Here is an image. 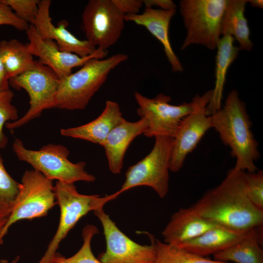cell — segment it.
<instances>
[{"label":"cell","instance_id":"cell-36","mask_svg":"<svg viewBox=\"0 0 263 263\" xmlns=\"http://www.w3.org/2000/svg\"><path fill=\"white\" fill-rule=\"evenodd\" d=\"M19 257L17 256L11 261L9 262L6 259H1L0 263H19Z\"/></svg>","mask_w":263,"mask_h":263},{"label":"cell","instance_id":"cell-19","mask_svg":"<svg viewBox=\"0 0 263 263\" xmlns=\"http://www.w3.org/2000/svg\"><path fill=\"white\" fill-rule=\"evenodd\" d=\"M123 119L116 102L108 100L101 113L95 119L84 125L60 130L62 135L80 139L100 144L110 132Z\"/></svg>","mask_w":263,"mask_h":263},{"label":"cell","instance_id":"cell-15","mask_svg":"<svg viewBox=\"0 0 263 263\" xmlns=\"http://www.w3.org/2000/svg\"><path fill=\"white\" fill-rule=\"evenodd\" d=\"M51 3L50 0H39L38 14L33 25L38 34L42 39L55 41L63 52L75 54L80 57L94 53L97 48L86 39H79L71 33L67 29V20L59 21L56 26L52 23L50 15Z\"/></svg>","mask_w":263,"mask_h":263},{"label":"cell","instance_id":"cell-26","mask_svg":"<svg viewBox=\"0 0 263 263\" xmlns=\"http://www.w3.org/2000/svg\"><path fill=\"white\" fill-rule=\"evenodd\" d=\"M1 148L0 146V150ZM19 183L8 173L0 153V217H9L19 192Z\"/></svg>","mask_w":263,"mask_h":263},{"label":"cell","instance_id":"cell-16","mask_svg":"<svg viewBox=\"0 0 263 263\" xmlns=\"http://www.w3.org/2000/svg\"><path fill=\"white\" fill-rule=\"evenodd\" d=\"M147 128V122L143 118L135 122L123 118L100 144L104 149L109 168L113 173L121 172L124 156L129 145L135 137L144 134Z\"/></svg>","mask_w":263,"mask_h":263},{"label":"cell","instance_id":"cell-33","mask_svg":"<svg viewBox=\"0 0 263 263\" xmlns=\"http://www.w3.org/2000/svg\"><path fill=\"white\" fill-rule=\"evenodd\" d=\"M145 8H152L156 6L159 9L164 10H176V5L171 0H143Z\"/></svg>","mask_w":263,"mask_h":263},{"label":"cell","instance_id":"cell-17","mask_svg":"<svg viewBox=\"0 0 263 263\" xmlns=\"http://www.w3.org/2000/svg\"><path fill=\"white\" fill-rule=\"evenodd\" d=\"M176 10H164L153 8H145L141 14L126 15L125 21H131L145 27L161 43L169 63L171 70L182 72L183 67L173 50L169 38V27Z\"/></svg>","mask_w":263,"mask_h":263},{"label":"cell","instance_id":"cell-1","mask_svg":"<svg viewBox=\"0 0 263 263\" xmlns=\"http://www.w3.org/2000/svg\"><path fill=\"white\" fill-rule=\"evenodd\" d=\"M245 172L230 169L218 186L191 207L205 219L241 232L262 225L263 209L256 207L245 193Z\"/></svg>","mask_w":263,"mask_h":263},{"label":"cell","instance_id":"cell-2","mask_svg":"<svg viewBox=\"0 0 263 263\" xmlns=\"http://www.w3.org/2000/svg\"><path fill=\"white\" fill-rule=\"evenodd\" d=\"M210 116L212 128L236 158L234 168L257 171L255 162L260 155L258 144L251 130L252 122L245 103L240 99L238 92L233 90L229 92L224 106Z\"/></svg>","mask_w":263,"mask_h":263},{"label":"cell","instance_id":"cell-10","mask_svg":"<svg viewBox=\"0 0 263 263\" xmlns=\"http://www.w3.org/2000/svg\"><path fill=\"white\" fill-rule=\"evenodd\" d=\"M134 97L138 106L137 113L146 119L148 128L143 134L148 137L158 136L174 138L183 118L193 111L194 102L170 104L171 97L162 93L150 98L138 92Z\"/></svg>","mask_w":263,"mask_h":263},{"label":"cell","instance_id":"cell-6","mask_svg":"<svg viewBox=\"0 0 263 263\" xmlns=\"http://www.w3.org/2000/svg\"><path fill=\"white\" fill-rule=\"evenodd\" d=\"M227 0H182L179 10L186 29L181 50L192 44L216 49Z\"/></svg>","mask_w":263,"mask_h":263},{"label":"cell","instance_id":"cell-23","mask_svg":"<svg viewBox=\"0 0 263 263\" xmlns=\"http://www.w3.org/2000/svg\"><path fill=\"white\" fill-rule=\"evenodd\" d=\"M262 225L248 231L238 242L214 255V260L232 263H263L260 244Z\"/></svg>","mask_w":263,"mask_h":263},{"label":"cell","instance_id":"cell-35","mask_svg":"<svg viewBox=\"0 0 263 263\" xmlns=\"http://www.w3.org/2000/svg\"><path fill=\"white\" fill-rule=\"evenodd\" d=\"M248 2H249L253 7L263 9V1L262 0H248Z\"/></svg>","mask_w":263,"mask_h":263},{"label":"cell","instance_id":"cell-11","mask_svg":"<svg viewBox=\"0 0 263 263\" xmlns=\"http://www.w3.org/2000/svg\"><path fill=\"white\" fill-rule=\"evenodd\" d=\"M125 16L113 0H90L82 19L86 40L96 48L106 51L119 38Z\"/></svg>","mask_w":263,"mask_h":263},{"label":"cell","instance_id":"cell-20","mask_svg":"<svg viewBox=\"0 0 263 263\" xmlns=\"http://www.w3.org/2000/svg\"><path fill=\"white\" fill-rule=\"evenodd\" d=\"M246 232H241L217 225L200 236L176 245L189 252L206 257L238 242Z\"/></svg>","mask_w":263,"mask_h":263},{"label":"cell","instance_id":"cell-31","mask_svg":"<svg viewBox=\"0 0 263 263\" xmlns=\"http://www.w3.org/2000/svg\"><path fill=\"white\" fill-rule=\"evenodd\" d=\"M11 26L20 31H26L29 24L19 19L12 9L0 2V25Z\"/></svg>","mask_w":263,"mask_h":263},{"label":"cell","instance_id":"cell-18","mask_svg":"<svg viewBox=\"0 0 263 263\" xmlns=\"http://www.w3.org/2000/svg\"><path fill=\"white\" fill-rule=\"evenodd\" d=\"M217 225L198 215L191 207L181 208L171 216L162 234L165 243L178 245Z\"/></svg>","mask_w":263,"mask_h":263},{"label":"cell","instance_id":"cell-4","mask_svg":"<svg viewBox=\"0 0 263 263\" xmlns=\"http://www.w3.org/2000/svg\"><path fill=\"white\" fill-rule=\"evenodd\" d=\"M13 150L18 158L30 164L33 169L40 172L46 178L64 183L77 181L92 182L95 177L85 170L86 163H74L68 157L69 150L60 144H49L39 150L26 148L19 139L13 143Z\"/></svg>","mask_w":263,"mask_h":263},{"label":"cell","instance_id":"cell-25","mask_svg":"<svg viewBox=\"0 0 263 263\" xmlns=\"http://www.w3.org/2000/svg\"><path fill=\"white\" fill-rule=\"evenodd\" d=\"M156 251L154 263H232L211 260L189 252L174 244L162 243L150 235Z\"/></svg>","mask_w":263,"mask_h":263},{"label":"cell","instance_id":"cell-22","mask_svg":"<svg viewBox=\"0 0 263 263\" xmlns=\"http://www.w3.org/2000/svg\"><path fill=\"white\" fill-rule=\"evenodd\" d=\"M247 0H227L221 26V36L228 35L236 39L239 50L249 51L253 47L244 12Z\"/></svg>","mask_w":263,"mask_h":263},{"label":"cell","instance_id":"cell-9","mask_svg":"<svg viewBox=\"0 0 263 263\" xmlns=\"http://www.w3.org/2000/svg\"><path fill=\"white\" fill-rule=\"evenodd\" d=\"M173 142L172 137H155L150 152L127 169L126 179L117 191L118 193L144 186L152 188L160 198H164L169 191V162Z\"/></svg>","mask_w":263,"mask_h":263},{"label":"cell","instance_id":"cell-34","mask_svg":"<svg viewBox=\"0 0 263 263\" xmlns=\"http://www.w3.org/2000/svg\"><path fill=\"white\" fill-rule=\"evenodd\" d=\"M9 89V79L0 53V91Z\"/></svg>","mask_w":263,"mask_h":263},{"label":"cell","instance_id":"cell-3","mask_svg":"<svg viewBox=\"0 0 263 263\" xmlns=\"http://www.w3.org/2000/svg\"><path fill=\"white\" fill-rule=\"evenodd\" d=\"M128 58V56L123 53L102 59L94 58L76 72L60 78L55 108L69 110L85 109L110 73Z\"/></svg>","mask_w":263,"mask_h":263},{"label":"cell","instance_id":"cell-27","mask_svg":"<svg viewBox=\"0 0 263 263\" xmlns=\"http://www.w3.org/2000/svg\"><path fill=\"white\" fill-rule=\"evenodd\" d=\"M98 233V229L95 226L91 225H86L82 230L83 243L80 249L68 258L56 254L51 263H102L94 256L91 246L93 237Z\"/></svg>","mask_w":263,"mask_h":263},{"label":"cell","instance_id":"cell-8","mask_svg":"<svg viewBox=\"0 0 263 263\" xmlns=\"http://www.w3.org/2000/svg\"><path fill=\"white\" fill-rule=\"evenodd\" d=\"M19 188L13 210L0 235V244L13 224L22 220L45 216L56 204L52 181L37 170H26L22 176Z\"/></svg>","mask_w":263,"mask_h":263},{"label":"cell","instance_id":"cell-37","mask_svg":"<svg viewBox=\"0 0 263 263\" xmlns=\"http://www.w3.org/2000/svg\"><path fill=\"white\" fill-rule=\"evenodd\" d=\"M8 217H0V235L1 231L7 221Z\"/></svg>","mask_w":263,"mask_h":263},{"label":"cell","instance_id":"cell-13","mask_svg":"<svg viewBox=\"0 0 263 263\" xmlns=\"http://www.w3.org/2000/svg\"><path fill=\"white\" fill-rule=\"evenodd\" d=\"M103 228L106 249L99 256L102 263H154L156 251L153 243L141 245L130 239L103 210L94 211Z\"/></svg>","mask_w":263,"mask_h":263},{"label":"cell","instance_id":"cell-32","mask_svg":"<svg viewBox=\"0 0 263 263\" xmlns=\"http://www.w3.org/2000/svg\"><path fill=\"white\" fill-rule=\"evenodd\" d=\"M113 1L125 15L138 14L143 6V0H113Z\"/></svg>","mask_w":263,"mask_h":263},{"label":"cell","instance_id":"cell-12","mask_svg":"<svg viewBox=\"0 0 263 263\" xmlns=\"http://www.w3.org/2000/svg\"><path fill=\"white\" fill-rule=\"evenodd\" d=\"M212 93L211 90L192 99L194 109L183 118L173 138L169 170L175 172L180 170L188 155L196 147L207 132L212 128L211 116L207 112Z\"/></svg>","mask_w":263,"mask_h":263},{"label":"cell","instance_id":"cell-7","mask_svg":"<svg viewBox=\"0 0 263 263\" xmlns=\"http://www.w3.org/2000/svg\"><path fill=\"white\" fill-rule=\"evenodd\" d=\"M59 79L49 67L37 60L30 69L9 79L13 88L27 92L30 107L22 117L7 123L5 127L9 130L19 128L38 117L44 110L55 108Z\"/></svg>","mask_w":263,"mask_h":263},{"label":"cell","instance_id":"cell-5","mask_svg":"<svg viewBox=\"0 0 263 263\" xmlns=\"http://www.w3.org/2000/svg\"><path fill=\"white\" fill-rule=\"evenodd\" d=\"M54 191L60 209L59 224L44 255L37 263H51L61 241L82 217L91 211L103 208L107 202L119 195L117 192L104 197L82 194L74 184L59 181L54 186Z\"/></svg>","mask_w":263,"mask_h":263},{"label":"cell","instance_id":"cell-14","mask_svg":"<svg viewBox=\"0 0 263 263\" xmlns=\"http://www.w3.org/2000/svg\"><path fill=\"white\" fill-rule=\"evenodd\" d=\"M26 33L29 40L27 45L31 54L38 56V61L52 70L59 79L69 75L74 68L82 66L90 59H102L107 55L106 51L98 48L94 53L85 57L63 52L55 41L42 39L33 25H29Z\"/></svg>","mask_w":263,"mask_h":263},{"label":"cell","instance_id":"cell-24","mask_svg":"<svg viewBox=\"0 0 263 263\" xmlns=\"http://www.w3.org/2000/svg\"><path fill=\"white\" fill-rule=\"evenodd\" d=\"M0 53L9 79L29 70L36 62L27 45L18 39L1 41Z\"/></svg>","mask_w":263,"mask_h":263},{"label":"cell","instance_id":"cell-30","mask_svg":"<svg viewBox=\"0 0 263 263\" xmlns=\"http://www.w3.org/2000/svg\"><path fill=\"white\" fill-rule=\"evenodd\" d=\"M244 179L247 197L256 207L263 209V171L245 172Z\"/></svg>","mask_w":263,"mask_h":263},{"label":"cell","instance_id":"cell-28","mask_svg":"<svg viewBox=\"0 0 263 263\" xmlns=\"http://www.w3.org/2000/svg\"><path fill=\"white\" fill-rule=\"evenodd\" d=\"M14 93L10 89L0 91V146L6 147L7 138L3 133V127L9 121H15L19 119L18 112L12 104Z\"/></svg>","mask_w":263,"mask_h":263},{"label":"cell","instance_id":"cell-29","mask_svg":"<svg viewBox=\"0 0 263 263\" xmlns=\"http://www.w3.org/2000/svg\"><path fill=\"white\" fill-rule=\"evenodd\" d=\"M10 7L21 20L33 25L38 12L39 0H0Z\"/></svg>","mask_w":263,"mask_h":263},{"label":"cell","instance_id":"cell-21","mask_svg":"<svg viewBox=\"0 0 263 263\" xmlns=\"http://www.w3.org/2000/svg\"><path fill=\"white\" fill-rule=\"evenodd\" d=\"M234 38L228 35L221 37L216 49L215 86L207 107V112L211 115L222 108V100L229 67L237 57L239 47L234 45Z\"/></svg>","mask_w":263,"mask_h":263}]
</instances>
